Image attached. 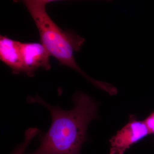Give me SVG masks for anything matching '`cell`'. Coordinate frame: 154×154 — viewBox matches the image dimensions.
Wrapping results in <instances>:
<instances>
[{
    "mask_svg": "<svg viewBox=\"0 0 154 154\" xmlns=\"http://www.w3.org/2000/svg\"><path fill=\"white\" fill-rule=\"evenodd\" d=\"M27 102L46 107L51 116V123L47 132L40 135L38 148L27 154H80L88 139L89 123L98 118V103L94 99L84 92H76L72 97L74 107L69 110L50 105L38 94L28 96Z\"/></svg>",
    "mask_w": 154,
    "mask_h": 154,
    "instance_id": "1",
    "label": "cell"
},
{
    "mask_svg": "<svg viewBox=\"0 0 154 154\" xmlns=\"http://www.w3.org/2000/svg\"><path fill=\"white\" fill-rule=\"evenodd\" d=\"M50 0L22 1L38 29L40 42L62 65L70 68L85 77L91 83L94 79L85 73L75 60L74 53L81 50L85 38L71 31H65L51 19L46 11Z\"/></svg>",
    "mask_w": 154,
    "mask_h": 154,
    "instance_id": "2",
    "label": "cell"
},
{
    "mask_svg": "<svg viewBox=\"0 0 154 154\" xmlns=\"http://www.w3.org/2000/svg\"><path fill=\"white\" fill-rule=\"evenodd\" d=\"M144 121L129 116L128 123L110 138V154H124L130 147L149 135Z\"/></svg>",
    "mask_w": 154,
    "mask_h": 154,
    "instance_id": "3",
    "label": "cell"
},
{
    "mask_svg": "<svg viewBox=\"0 0 154 154\" xmlns=\"http://www.w3.org/2000/svg\"><path fill=\"white\" fill-rule=\"evenodd\" d=\"M23 73L33 77L38 69L49 70V53L41 42H21Z\"/></svg>",
    "mask_w": 154,
    "mask_h": 154,
    "instance_id": "4",
    "label": "cell"
},
{
    "mask_svg": "<svg viewBox=\"0 0 154 154\" xmlns=\"http://www.w3.org/2000/svg\"><path fill=\"white\" fill-rule=\"evenodd\" d=\"M21 42L7 36H0V59L15 75L23 73Z\"/></svg>",
    "mask_w": 154,
    "mask_h": 154,
    "instance_id": "5",
    "label": "cell"
},
{
    "mask_svg": "<svg viewBox=\"0 0 154 154\" xmlns=\"http://www.w3.org/2000/svg\"><path fill=\"white\" fill-rule=\"evenodd\" d=\"M40 130L36 128H30L25 131L24 141L21 144L17 146L11 154H25V150L31 140L39 134Z\"/></svg>",
    "mask_w": 154,
    "mask_h": 154,
    "instance_id": "6",
    "label": "cell"
},
{
    "mask_svg": "<svg viewBox=\"0 0 154 154\" xmlns=\"http://www.w3.org/2000/svg\"><path fill=\"white\" fill-rule=\"evenodd\" d=\"M150 134L154 136V111L144 120Z\"/></svg>",
    "mask_w": 154,
    "mask_h": 154,
    "instance_id": "7",
    "label": "cell"
}]
</instances>
